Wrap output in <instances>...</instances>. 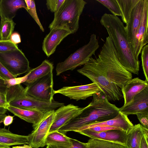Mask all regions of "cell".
Returning <instances> with one entry per match:
<instances>
[{
	"label": "cell",
	"instance_id": "44",
	"mask_svg": "<svg viewBox=\"0 0 148 148\" xmlns=\"http://www.w3.org/2000/svg\"><path fill=\"white\" fill-rule=\"evenodd\" d=\"M32 147L29 145L24 144L23 146H15L12 147V148H32Z\"/></svg>",
	"mask_w": 148,
	"mask_h": 148
},
{
	"label": "cell",
	"instance_id": "32",
	"mask_svg": "<svg viewBox=\"0 0 148 148\" xmlns=\"http://www.w3.org/2000/svg\"><path fill=\"white\" fill-rule=\"evenodd\" d=\"M28 75V73L22 77L4 80V84L6 85L8 88L16 85L21 84L22 83H24L26 81Z\"/></svg>",
	"mask_w": 148,
	"mask_h": 148
},
{
	"label": "cell",
	"instance_id": "46",
	"mask_svg": "<svg viewBox=\"0 0 148 148\" xmlns=\"http://www.w3.org/2000/svg\"><path fill=\"white\" fill-rule=\"evenodd\" d=\"M6 116V115L5 114L0 115V125L3 122V119Z\"/></svg>",
	"mask_w": 148,
	"mask_h": 148
},
{
	"label": "cell",
	"instance_id": "39",
	"mask_svg": "<svg viewBox=\"0 0 148 148\" xmlns=\"http://www.w3.org/2000/svg\"><path fill=\"white\" fill-rule=\"evenodd\" d=\"M9 106L6 101V94L0 92V107L6 109Z\"/></svg>",
	"mask_w": 148,
	"mask_h": 148
},
{
	"label": "cell",
	"instance_id": "6",
	"mask_svg": "<svg viewBox=\"0 0 148 148\" xmlns=\"http://www.w3.org/2000/svg\"><path fill=\"white\" fill-rule=\"evenodd\" d=\"M77 71L96 84L109 101H119L123 98L120 88L105 75L92 57Z\"/></svg>",
	"mask_w": 148,
	"mask_h": 148
},
{
	"label": "cell",
	"instance_id": "8",
	"mask_svg": "<svg viewBox=\"0 0 148 148\" xmlns=\"http://www.w3.org/2000/svg\"><path fill=\"white\" fill-rule=\"evenodd\" d=\"M0 62L10 73L16 77L30 70L29 61L19 49L0 52Z\"/></svg>",
	"mask_w": 148,
	"mask_h": 148
},
{
	"label": "cell",
	"instance_id": "25",
	"mask_svg": "<svg viewBox=\"0 0 148 148\" xmlns=\"http://www.w3.org/2000/svg\"><path fill=\"white\" fill-rule=\"evenodd\" d=\"M143 135L141 125H133L127 132L126 146L127 148H140L142 138Z\"/></svg>",
	"mask_w": 148,
	"mask_h": 148
},
{
	"label": "cell",
	"instance_id": "12",
	"mask_svg": "<svg viewBox=\"0 0 148 148\" xmlns=\"http://www.w3.org/2000/svg\"><path fill=\"white\" fill-rule=\"evenodd\" d=\"M99 92H101L100 88L94 82L84 85L64 86L53 91L54 94H60L76 101L85 100Z\"/></svg>",
	"mask_w": 148,
	"mask_h": 148
},
{
	"label": "cell",
	"instance_id": "42",
	"mask_svg": "<svg viewBox=\"0 0 148 148\" xmlns=\"http://www.w3.org/2000/svg\"><path fill=\"white\" fill-rule=\"evenodd\" d=\"M140 148H148V140L144 135L141 140Z\"/></svg>",
	"mask_w": 148,
	"mask_h": 148
},
{
	"label": "cell",
	"instance_id": "36",
	"mask_svg": "<svg viewBox=\"0 0 148 148\" xmlns=\"http://www.w3.org/2000/svg\"><path fill=\"white\" fill-rule=\"evenodd\" d=\"M136 115L141 125L148 129V113H140Z\"/></svg>",
	"mask_w": 148,
	"mask_h": 148
},
{
	"label": "cell",
	"instance_id": "9",
	"mask_svg": "<svg viewBox=\"0 0 148 148\" xmlns=\"http://www.w3.org/2000/svg\"><path fill=\"white\" fill-rule=\"evenodd\" d=\"M53 71L26 86V95L37 100L51 102L54 100Z\"/></svg>",
	"mask_w": 148,
	"mask_h": 148
},
{
	"label": "cell",
	"instance_id": "16",
	"mask_svg": "<svg viewBox=\"0 0 148 148\" xmlns=\"http://www.w3.org/2000/svg\"><path fill=\"white\" fill-rule=\"evenodd\" d=\"M77 132L90 138L114 142L126 145L127 132L123 130H111L100 132H95L86 129L79 131Z\"/></svg>",
	"mask_w": 148,
	"mask_h": 148
},
{
	"label": "cell",
	"instance_id": "38",
	"mask_svg": "<svg viewBox=\"0 0 148 148\" xmlns=\"http://www.w3.org/2000/svg\"><path fill=\"white\" fill-rule=\"evenodd\" d=\"M10 40L13 43L17 45L21 42L20 34L17 32H13L11 35Z\"/></svg>",
	"mask_w": 148,
	"mask_h": 148
},
{
	"label": "cell",
	"instance_id": "13",
	"mask_svg": "<svg viewBox=\"0 0 148 148\" xmlns=\"http://www.w3.org/2000/svg\"><path fill=\"white\" fill-rule=\"evenodd\" d=\"M69 104L62 106L55 110V118L49 132L58 131L72 119L82 112L85 108Z\"/></svg>",
	"mask_w": 148,
	"mask_h": 148
},
{
	"label": "cell",
	"instance_id": "30",
	"mask_svg": "<svg viewBox=\"0 0 148 148\" xmlns=\"http://www.w3.org/2000/svg\"><path fill=\"white\" fill-rule=\"evenodd\" d=\"M142 66L145 80L148 82V45L143 48L141 51Z\"/></svg>",
	"mask_w": 148,
	"mask_h": 148
},
{
	"label": "cell",
	"instance_id": "31",
	"mask_svg": "<svg viewBox=\"0 0 148 148\" xmlns=\"http://www.w3.org/2000/svg\"><path fill=\"white\" fill-rule=\"evenodd\" d=\"M18 49V46L12 43L9 39L0 40V52H5Z\"/></svg>",
	"mask_w": 148,
	"mask_h": 148
},
{
	"label": "cell",
	"instance_id": "18",
	"mask_svg": "<svg viewBox=\"0 0 148 148\" xmlns=\"http://www.w3.org/2000/svg\"><path fill=\"white\" fill-rule=\"evenodd\" d=\"M148 0H144L143 8L137 35V48L136 55L137 59L144 46L148 43Z\"/></svg>",
	"mask_w": 148,
	"mask_h": 148
},
{
	"label": "cell",
	"instance_id": "19",
	"mask_svg": "<svg viewBox=\"0 0 148 148\" xmlns=\"http://www.w3.org/2000/svg\"><path fill=\"white\" fill-rule=\"evenodd\" d=\"M148 82L138 77L128 81L121 89L124 100L123 106L128 103L134 96L148 87Z\"/></svg>",
	"mask_w": 148,
	"mask_h": 148
},
{
	"label": "cell",
	"instance_id": "3",
	"mask_svg": "<svg viewBox=\"0 0 148 148\" xmlns=\"http://www.w3.org/2000/svg\"><path fill=\"white\" fill-rule=\"evenodd\" d=\"M93 60L105 75L121 89L132 79V73L119 62L116 50L108 36L98 57Z\"/></svg>",
	"mask_w": 148,
	"mask_h": 148
},
{
	"label": "cell",
	"instance_id": "4",
	"mask_svg": "<svg viewBox=\"0 0 148 148\" xmlns=\"http://www.w3.org/2000/svg\"><path fill=\"white\" fill-rule=\"evenodd\" d=\"M116 1L121 12L122 21L126 24L125 29L128 41L136 58L137 33L143 12L144 0Z\"/></svg>",
	"mask_w": 148,
	"mask_h": 148
},
{
	"label": "cell",
	"instance_id": "41",
	"mask_svg": "<svg viewBox=\"0 0 148 148\" xmlns=\"http://www.w3.org/2000/svg\"><path fill=\"white\" fill-rule=\"evenodd\" d=\"M8 88L3 79L0 78V92L6 94Z\"/></svg>",
	"mask_w": 148,
	"mask_h": 148
},
{
	"label": "cell",
	"instance_id": "17",
	"mask_svg": "<svg viewBox=\"0 0 148 148\" xmlns=\"http://www.w3.org/2000/svg\"><path fill=\"white\" fill-rule=\"evenodd\" d=\"M98 125L119 128L127 132L133 125L127 116L120 112L118 115L112 119L99 122H94L83 126L75 132Z\"/></svg>",
	"mask_w": 148,
	"mask_h": 148
},
{
	"label": "cell",
	"instance_id": "34",
	"mask_svg": "<svg viewBox=\"0 0 148 148\" xmlns=\"http://www.w3.org/2000/svg\"><path fill=\"white\" fill-rule=\"evenodd\" d=\"M87 129H88L91 131L95 132H100L111 130H122L119 128L101 125L96 126Z\"/></svg>",
	"mask_w": 148,
	"mask_h": 148
},
{
	"label": "cell",
	"instance_id": "21",
	"mask_svg": "<svg viewBox=\"0 0 148 148\" xmlns=\"http://www.w3.org/2000/svg\"><path fill=\"white\" fill-rule=\"evenodd\" d=\"M6 109L21 119L32 123V125L36 124L46 113L36 110L22 109L10 105Z\"/></svg>",
	"mask_w": 148,
	"mask_h": 148
},
{
	"label": "cell",
	"instance_id": "11",
	"mask_svg": "<svg viewBox=\"0 0 148 148\" xmlns=\"http://www.w3.org/2000/svg\"><path fill=\"white\" fill-rule=\"evenodd\" d=\"M55 110L46 112L36 125H32L33 130L28 136V144L34 148L43 147L45 140L55 118Z\"/></svg>",
	"mask_w": 148,
	"mask_h": 148
},
{
	"label": "cell",
	"instance_id": "22",
	"mask_svg": "<svg viewBox=\"0 0 148 148\" xmlns=\"http://www.w3.org/2000/svg\"><path fill=\"white\" fill-rule=\"evenodd\" d=\"M28 144L27 136L15 134L8 130L0 128V147Z\"/></svg>",
	"mask_w": 148,
	"mask_h": 148
},
{
	"label": "cell",
	"instance_id": "10",
	"mask_svg": "<svg viewBox=\"0 0 148 148\" xmlns=\"http://www.w3.org/2000/svg\"><path fill=\"white\" fill-rule=\"evenodd\" d=\"M26 87L10 102V106L20 109L26 110H36L46 112L52 110H55L64 105L63 103L55 101L51 102H46L37 100L26 95Z\"/></svg>",
	"mask_w": 148,
	"mask_h": 148
},
{
	"label": "cell",
	"instance_id": "24",
	"mask_svg": "<svg viewBox=\"0 0 148 148\" xmlns=\"http://www.w3.org/2000/svg\"><path fill=\"white\" fill-rule=\"evenodd\" d=\"M45 145L60 148H68L72 146V143L71 138L67 136L65 134L55 131L49 133L46 139Z\"/></svg>",
	"mask_w": 148,
	"mask_h": 148
},
{
	"label": "cell",
	"instance_id": "35",
	"mask_svg": "<svg viewBox=\"0 0 148 148\" xmlns=\"http://www.w3.org/2000/svg\"><path fill=\"white\" fill-rule=\"evenodd\" d=\"M0 76L4 80L16 77L10 73L0 62Z\"/></svg>",
	"mask_w": 148,
	"mask_h": 148
},
{
	"label": "cell",
	"instance_id": "33",
	"mask_svg": "<svg viewBox=\"0 0 148 148\" xmlns=\"http://www.w3.org/2000/svg\"><path fill=\"white\" fill-rule=\"evenodd\" d=\"M64 0H47L46 5L48 10L52 12H56L62 5Z\"/></svg>",
	"mask_w": 148,
	"mask_h": 148
},
{
	"label": "cell",
	"instance_id": "28",
	"mask_svg": "<svg viewBox=\"0 0 148 148\" xmlns=\"http://www.w3.org/2000/svg\"><path fill=\"white\" fill-rule=\"evenodd\" d=\"M107 8L116 16H122V14L120 8L116 0H96Z\"/></svg>",
	"mask_w": 148,
	"mask_h": 148
},
{
	"label": "cell",
	"instance_id": "43",
	"mask_svg": "<svg viewBox=\"0 0 148 148\" xmlns=\"http://www.w3.org/2000/svg\"><path fill=\"white\" fill-rule=\"evenodd\" d=\"M141 129L144 136L145 137L146 140H148V129L143 126L141 125Z\"/></svg>",
	"mask_w": 148,
	"mask_h": 148
},
{
	"label": "cell",
	"instance_id": "7",
	"mask_svg": "<svg viewBox=\"0 0 148 148\" xmlns=\"http://www.w3.org/2000/svg\"><path fill=\"white\" fill-rule=\"evenodd\" d=\"M99 47L96 35L92 34L86 44L71 54L65 60L58 63L56 66L57 76L68 70L73 71L77 67L84 65L89 60Z\"/></svg>",
	"mask_w": 148,
	"mask_h": 148
},
{
	"label": "cell",
	"instance_id": "20",
	"mask_svg": "<svg viewBox=\"0 0 148 148\" xmlns=\"http://www.w3.org/2000/svg\"><path fill=\"white\" fill-rule=\"evenodd\" d=\"M22 8L27 9L25 0H0L1 19L12 20L18 10Z\"/></svg>",
	"mask_w": 148,
	"mask_h": 148
},
{
	"label": "cell",
	"instance_id": "47",
	"mask_svg": "<svg viewBox=\"0 0 148 148\" xmlns=\"http://www.w3.org/2000/svg\"><path fill=\"white\" fill-rule=\"evenodd\" d=\"M46 148H60L56 146L51 145H48L47 146Z\"/></svg>",
	"mask_w": 148,
	"mask_h": 148
},
{
	"label": "cell",
	"instance_id": "40",
	"mask_svg": "<svg viewBox=\"0 0 148 148\" xmlns=\"http://www.w3.org/2000/svg\"><path fill=\"white\" fill-rule=\"evenodd\" d=\"M14 116L6 115L3 119V122L5 126H8L13 122Z\"/></svg>",
	"mask_w": 148,
	"mask_h": 148
},
{
	"label": "cell",
	"instance_id": "14",
	"mask_svg": "<svg viewBox=\"0 0 148 148\" xmlns=\"http://www.w3.org/2000/svg\"><path fill=\"white\" fill-rule=\"evenodd\" d=\"M120 112L127 115L148 113V87L134 96L127 104L120 108Z\"/></svg>",
	"mask_w": 148,
	"mask_h": 148
},
{
	"label": "cell",
	"instance_id": "5",
	"mask_svg": "<svg viewBox=\"0 0 148 148\" xmlns=\"http://www.w3.org/2000/svg\"><path fill=\"white\" fill-rule=\"evenodd\" d=\"M87 3L83 0H64L58 11L54 13V19L49 25L51 30L61 28L75 33L79 27V21Z\"/></svg>",
	"mask_w": 148,
	"mask_h": 148
},
{
	"label": "cell",
	"instance_id": "49",
	"mask_svg": "<svg viewBox=\"0 0 148 148\" xmlns=\"http://www.w3.org/2000/svg\"><path fill=\"white\" fill-rule=\"evenodd\" d=\"M0 78H2L0 76Z\"/></svg>",
	"mask_w": 148,
	"mask_h": 148
},
{
	"label": "cell",
	"instance_id": "29",
	"mask_svg": "<svg viewBox=\"0 0 148 148\" xmlns=\"http://www.w3.org/2000/svg\"><path fill=\"white\" fill-rule=\"evenodd\" d=\"M25 1L27 6L26 10L35 21L41 30L42 32H44V29L41 24L37 14L36 5L34 0H25Z\"/></svg>",
	"mask_w": 148,
	"mask_h": 148
},
{
	"label": "cell",
	"instance_id": "2",
	"mask_svg": "<svg viewBox=\"0 0 148 148\" xmlns=\"http://www.w3.org/2000/svg\"><path fill=\"white\" fill-rule=\"evenodd\" d=\"M91 102L80 114L59 129V132L66 134L75 132L84 125L94 122L112 119L120 112V108L110 103L101 92L95 94Z\"/></svg>",
	"mask_w": 148,
	"mask_h": 148
},
{
	"label": "cell",
	"instance_id": "37",
	"mask_svg": "<svg viewBox=\"0 0 148 148\" xmlns=\"http://www.w3.org/2000/svg\"><path fill=\"white\" fill-rule=\"evenodd\" d=\"M72 145L70 147L62 148H89L87 143L81 142L77 140L71 138Z\"/></svg>",
	"mask_w": 148,
	"mask_h": 148
},
{
	"label": "cell",
	"instance_id": "1",
	"mask_svg": "<svg viewBox=\"0 0 148 148\" xmlns=\"http://www.w3.org/2000/svg\"><path fill=\"white\" fill-rule=\"evenodd\" d=\"M100 22L107 32L120 63L126 70L138 75L140 61L135 56L123 22L117 16L105 13L101 16Z\"/></svg>",
	"mask_w": 148,
	"mask_h": 148
},
{
	"label": "cell",
	"instance_id": "45",
	"mask_svg": "<svg viewBox=\"0 0 148 148\" xmlns=\"http://www.w3.org/2000/svg\"><path fill=\"white\" fill-rule=\"evenodd\" d=\"M7 110L3 107H0V115L5 114Z\"/></svg>",
	"mask_w": 148,
	"mask_h": 148
},
{
	"label": "cell",
	"instance_id": "48",
	"mask_svg": "<svg viewBox=\"0 0 148 148\" xmlns=\"http://www.w3.org/2000/svg\"><path fill=\"white\" fill-rule=\"evenodd\" d=\"M0 148H11L9 146H4L0 147Z\"/></svg>",
	"mask_w": 148,
	"mask_h": 148
},
{
	"label": "cell",
	"instance_id": "15",
	"mask_svg": "<svg viewBox=\"0 0 148 148\" xmlns=\"http://www.w3.org/2000/svg\"><path fill=\"white\" fill-rule=\"evenodd\" d=\"M71 34L70 31L63 28H55L50 30L42 43V49L46 56L49 57L53 53L62 40Z\"/></svg>",
	"mask_w": 148,
	"mask_h": 148
},
{
	"label": "cell",
	"instance_id": "27",
	"mask_svg": "<svg viewBox=\"0 0 148 148\" xmlns=\"http://www.w3.org/2000/svg\"><path fill=\"white\" fill-rule=\"evenodd\" d=\"M16 24L13 20H1L0 24V40H7L13 32Z\"/></svg>",
	"mask_w": 148,
	"mask_h": 148
},
{
	"label": "cell",
	"instance_id": "23",
	"mask_svg": "<svg viewBox=\"0 0 148 148\" xmlns=\"http://www.w3.org/2000/svg\"><path fill=\"white\" fill-rule=\"evenodd\" d=\"M53 68L52 63L47 60H44L39 66L30 70L27 80L24 84L27 86L53 71Z\"/></svg>",
	"mask_w": 148,
	"mask_h": 148
},
{
	"label": "cell",
	"instance_id": "26",
	"mask_svg": "<svg viewBox=\"0 0 148 148\" xmlns=\"http://www.w3.org/2000/svg\"><path fill=\"white\" fill-rule=\"evenodd\" d=\"M87 143L89 148H127L122 144L98 139L90 138Z\"/></svg>",
	"mask_w": 148,
	"mask_h": 148
}]
</instances>
